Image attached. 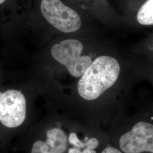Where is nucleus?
<instances>
[{"label": "nucleus", "mask_w": 153, "mask_h": 153, "mask_svg": "<svg viewBox=\"0 0 153 153\" xmlns=\"http://www.w3.org/2000/svg\"><path fill=\"white\" fill-rule=\"evenodd\" d=\"M98 55L77 84L79 97L96 104L99 120L110 123L131 104L133 89L140 81L131 55L116 47Z\"/></svg>", "instance_id": "nucleus-1"}, {"label": "nucleus", "mask_w": 153, "mask_h": 153, "mask_svg": "<svg viewBox=\"0 0 153 153\" xmlns=\"http://www.w3.org/2000/svg\"><path fill=\"white\" fill-rule=\"evenodd\" d=\"M111 142L123 153H153V103L130 112L129 107L111 121Z\"/></svg>", "instance_id": "nucleus-2"}, {"label": "nucleus", "mask_w": 153, "mask_h": 153, "mask_svg": "<svg viewBox=\"0 0 153 153\" xmlns=\"http://www.w3.org/2000/svg\"><path fill=\"white\" fill-rule=\"evenodd\" d=\"M85 48L81 41L69 39L53 45L51 53L55 60L65 66L71 76L80 78L98 55L95 52L86 53Z\"/></svg>", "instance_id": "nucleus-3"}, {"label": "nucleus", "mask_w": 153, "mask_h": 153, "mask_svg": "<svg viewBox=\"0 0 153 153\" xmlns=\"http://www.w3.org/2000/svg\"><path fill=\"white\" fill-rule=\"evenodd\" d=\"M40 12L44 19L64 33H75L83 25L81 15L64 0H38Z\"/></svg>", "instance_id": "nucleus-4"}, {"label": "nucleus", "mask_w": 153, "mask_h": 153, "mask_svg": "<svg viewBox=\"0 0 153 153\" xmlns=\"http://www.w3.org/2000/svg\"><path fill=\"white\" fill-rule=\"evenodd\" d=\"M26 117V100L16 90L0 93V122L9 128L21 126Z\"/></svg>", "instance_id": "nucleus-5"}, {"label": "nucleus", "mask_w": 153, "mask_h": 153, "mask_svg": "<svg viewBox=\"0 0 153 153\" xmlns=\"http://www.w3.org/2000/svg\"><path fill=\"white\" fill-rule=\"evenodd\" d=\"M122 26L142 28L153 26V0H128L120 16Z\"/></svg>", "instance_id": "nucleus-6"}, {"label": "nucleus", "mask_w": 153, "mask_h": 153, "mask_svg": "<svg viewBox=\"0 0 153 153\" xmlns=\"http://www.w3.org/2000/svg\"><path fill=\"white\" fill-rule=\"evenodd\" d=\"M45 141L38 140L33 144L31 153H64L68 148L65 131L59 128H52L47 131Z\"/></svg>", "instance_id": "nucleus-7"}, {"label": "nucleus", "mask_w": 153, "mask_h": 153, "mask_svg": "<svg viewBox=\"0 0 153 153\" xmlns=\"http://www.w3.org/2000/svg\"><path fill=\"white\" fill-rule=\"evenodd\" d=\"M86 7L91 10L95 14L98 15L104 21L112 27H122L120 16L114 11L104 0H78Z\"/></svg>", "instance_id": "nucleus-8"}, {"label": "nucleus", "mask_w": 153, "mask_h": 153, "mask_svg": "<svg viewBox=\"0 0 153 153\" xmlns=\"http://www.w3.org/2000/svg\"><path fill=\"white\" fill-rule=\"evenodd\" d=\"M127 53L140 57L153 64V33L148 35L139 42L133 44Z\"/></svg>", "instance_id": "nucleus-9"}, {"label": "nucleus", "mask_w": 153, "mask_h": 153, "mask_svg": "<svg viewBox=\"0 0 153 153\" xmlns=\"http://www.w3.org/2000/svg\"><path fill=\"white\" fill-rule=\"evenodd\" d=\"M131 56L140 81H145L149 82L153 88V64L140 57Z\"/></svg>", "instance_id": "nucleus-10"}, {"label": "nucleus", "mask_w": 153, "mask_h": 153, "mask_svg": "<svg viewBox=\"0 0 153 153\" xmlns=\"http://www.w3.org/2000/svg\"><path fill=\"white\" fill-rule=\"evenodd\" d=\"M100 153H123L120 150L110 141Z\"/></svg>", "instance_id": "nucleus-11"}, {"label": "nucleus", "mask_w": 153, "mask_h": 153, "mask_svg": "<svg viewBox=\"0 0 153 153\" xmlns=\"http://www.w3.org/2000/svg\"><path fill=\"white\" fill-rule=\"evenodd\" d=\"M100 152H98V150L90 149L88 148H86L85 149H80L75 147L71 148L68 150V153H100Z\"/></svg>", "instance_id": "nucleus-12"}, {"label": "nucleus", "mask_w": 153, "mask_h": 153, "mask_svg": "<svg viewBox=\"0 0 153 153\" xmlns=\"http://www.w3.org/2000/svg\"><path fill=\"white\" fill-rule=\"evenodd\" d=\"M6 1V0H0V5L4 4Z\"/></svg>", "instance_id": "nucleus-13"}]
</instances>
